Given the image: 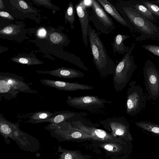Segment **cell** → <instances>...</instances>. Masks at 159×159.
<instances>
[{
	"mask_svg": "<svg viewBox=\"0 0 159 159\" xmlns=\"http://www.w3.org/2000/svg\"><path fill=\"white\" fill-rule=\"evenodd\" d=\"M115 7L130 26L131 33L139 34L135 38L136 41L159 40V27L154 22L145 17L125 1H117Z\"/></svg>",
	"mask_w": 159,
	"mask_h": 159,
	"instance_id": "6da1fadb",
	"label": "cell"
},
{
	"mask_svg": "<svg viewBox=\"0 0 159 159\" xmlns=\"http://www.w3.org/2000/svg\"><path fill=\"white\" fill-rule=\"evenodd\" d=\"M20 124L7 120L0 114V133L6 143L10 144L9 138L14 140L20 148L25 151L34 153L40 148V143L36 138L21 130Z\"/></svg>",
	"mask_w": 159,
	"mask_h": 159,
	"instance_id": "7a4b0ae2",
	"label": "cell"
},
{
	"mask_svg": "<svg viewBox=\"0 0 159 159\" xmlns=\"http://www.w3.org/2000/svg\"><path fill=\"white\" fill-rule=\"evenodd\" d=\"M99 34L89 25L88 38L93 62L99 73L102 76L114 75L116 65L107 53Z\"/></svg>",
	"mask_w": 159,
	"mask_h": 159,
	"instance_id": "3957f363",
	"label": "cell"
},
{
	"mask_svg": "<svg viewBox=\"0 0 159 159\" xmlns=\"http://www.w3.org/2000/svg\"><path fill=\"white\" fill-rule=\"evenodd\" d=\"M135 46L134 43H132L129 51L116 65L113 83L117 92L121 91L125 89L137 68L134 56L132 55Z\"/></svg>",
	"mask_w": 159,
	"mask_h": 159,
	"instance_id": "277c9868",
	"label": "cell"
},
{
	"mask_svg": "<svg viewBox=\"0 0 159 159\" xmlns=\"http://www.w3.org/2000/svg\"><path fill=\"white\" fill-rule=\"evenodd\" d=\"M45 129L50 132L52 137L60 142L77 139H93L90 135L74 127L70 122L64 121L57 124H49Z\"/></svg>",
	"mask_w": 159,
	"mask_h": 159,
	"instance_id": "5b68a950",
	"label": "cell"
},
{
	"mask_svg": "<svg viewBox=\"0 0 159 159\" xmlns=\"http://www.w3.org/2000/svg\"><path fill=\"white\" fill-rule=\"evenodd\" d=\"M90 1V21L98 32L109 34L116 28L112 19L106 12L97 0Z\"/></svg>",
	"mask_w": 159,
	"mask_h": 159,
	"instance_id": "8992f818",
	"label": "cell"
},
{
	"mask_svg": "<svg viewBox=\"0 0 159 159\" xmlns=\"http://www.w3.org/2000/svg\"><path fill=\"white\" fill-rule=\"evenodd\" d=\"M136 83L135 81L130 82L127 92L126 112L131 116H135L142 111L148 98L143 89Z\"/></svg>",
	"mask_w": 159,
	"mask_h": 159,
	"instance_id": "52a82bcc",
	"label": "cell"
},
{
	"mask_svg": "<svg viewBox=\"0 0 159 159\" xmlns=\"http://www.w3.org/2000/svg\"><path fill=\"white\" fill-rule=\"evenodd\" d=\"M143 73L148 98L156 101L159 97V70L148 60L145 63Z\"/></svg>",
	"mask_w": 159,
	"mask_h": 159,
	"instance_id": "ba28073f",
	"label": "cell"
},
{
	"mask_svg": "<svg viewBox=\"0 0 159 159\" xmlns=\"http://www.w3.org/2000/svg\"><path fill=\"white\" fill-rule=\"evenodd\" d=\"M69 106L77 109L93 111L104 107L106 103H112L111 102L98 96L86 95L76 97L68 96L66 101Z\"/></svg>",
	"mask_w": 159,
	"mask_h": 159,
	"instance_id": "9c48e42d",
	"label": "cell"
},
{
	"mask_svg": "<svg viewBox=\"0 0 159 159\" xmlns=\"http://www.w3.org/2000/svg\"><path fill=\"white\" fill-rule=\"evenodd\" d=\"M71 124L75 127L91 135L93 140L104 142H121L120 138L115 137L111 134L102 129L85 125L80 120L73 121Z\"/></svg>",
	"mask_w": 159,
	"mask_h": 159,
	"instance_id": "30bf717a",
	"label": "cell"
},
{
	"mask_svg": "<svg viewBox=\"0 0 159 159\" xmlns=\"http://www.w3.org/2000/svg\"><path fill=\"white\" fill-rule=\"evenodd\" d=\"M103 127L110 131L115 137L122 138L128 132V122L123 117L108 118L100 121Z\"/></svg>",
	"mask_w": 159,
	"mask_h": 159,
	"instance_id": "8fae6325",
	"label": "cell"
},
{
	"mask_svg": "<svg viewBox=\"0 0 159 159\" xmlns=\"http://www.w3.org/2000/svg\"><path fill=\"white\" fill-rule=\"evenodd\" d=\"M75 7L80 24L82 40L85 47H87L89 41L88 28L89 22L91 21L90 11L89 7L85 3L84 1H80Z\"/></svg>",
	"mask_w": 159,
	"mask_h": 159,
	"instance_id": "7c38bea8",
	"label": "cell"
},
{
	"mask_svg": "<svg viewBox=\"0 0 159 159\" xmlns=\"http://www.w3.org/2000/svg\"><path fill=\"white\" fill-rule=\"evenodd\" d=\"M0 77L5 79L13 89L19 93H38L36 90L32 89L29 87L32 84L25 82V79L23 76L11 73L1 72Z\"/></svg>",
	"mask_w": 159,
	"mask_h": 159,
	"instance_id": "4fadbf2b",
	"label": "cell"
},
{
	"mask_svg": "<svg viewBox=\"0 0 159 159\" xmlns=\"http://www.w3.org/2000/svg\"><path fill=\"white\" fill-rule=\"evenodd\" d=\"M41 84L46 86L52 87L61 91H74L79 90H89L94 89L92 86L77 82L70 83L47 79L40 80Z\"/></svg>",
	"mask_w": 159,
	"mask_h": 159,
	"instance_id": "5bb4252c",
	"label": "cell"
},
{
	"mask_svg": "<svg viewBox=\"0 0 159 159\" xmlns=\"http://www.w3.org/2000/svg\"><path fill=\"white\" fill-rule=\"evenodd\" d=\"M54 116L48 119L35 121L33 124L48 122L51 125L57 124L70 119L86 116L88 114L85 112H76L70 111H57Z\"/></svg>",
	"mask_w": 159,
	"mask_h": 159,
	"instance_id": "9a60e30c",
	"label": "cell"
},
{
	"mask_svg": "<svg viewBox=\"0 0 159 159\" xmlns=\"http://www.w3.org/2000/svg\"><path fill=\"white\" fill-rule=\"evenodd\" d=\"M38 74H47L55 76L68 79L81 78L84 76L82 72L71 68L62 67L51 70H36Z\"/></svg>",
	"mask_w": 159,
	"mask_h": 159,
	"instance_id": "2e32d148",
	"label": "cell"
},
{
	"mask_svg": "<svg viewBox=\"0 0 159 159\" xmlns=\"http://www.w3.org/2000/svg\"><path fill=\"white\" fill-rule=\"evenodd\" d=\"M97 1L104 10L110 15L117 23L124 26L128 27L130 30L129 25L113 4L107 0Z\"/></svg>",
	"mask_w": 159,
	"mask_h": 159,
	"instance_id": "e0dca14e",
	"label": "cell"
},
{
	"mask_svg": "<svg viewBox=\"0 0 159 159\" xmlns=\"http://www.w3.org/2000/svg\"><path fill=\"white\" fill-rule=\"evenodd\" d=\"M130 37V36L126 34H118L116 35L111 43L113 52L119 54L127 53L130 49V47L125 46L124 44V41Z\"/></svg>",
	"mask_w": 159,
	"mask_h": 159,
	"instance_id": "ac0fdd59",
	"label": "cell"
},
{
	"mask_svg": "<svg viewBox=\"0 0 159 159\" xmlns=\"http://www.w3.org/2000/svg\"><path fill=\"white\" fill-rule=\"evenodd\" d=\"M19 93L13 89L4 79L0 77V100L5 99L7 100L16 98Z\"/></svg>",
	"mask_w": 159,
	"mask_h": 159,
	"instance_id": "d6986e66",
	"label": "cell"
},
{
	"mask_svg": "<svg viewBox=\"0 0 159 159\" xmlns=\"http://www.w3.org/2000/svg\"><path fill=\"white\" fill-rule=\"evenodd\" d=\"M125 2L129 6L135 9L139 13L146 18L153 22L159 23L157 18L151 11L144 5L136 2L134 1H126Z\"/></svg>",
	"mask_w": 159,
	"mask_h": 159,
	"instance_id": "ffe728a7",
	"label": "cell"
},
{
	"mask_svg": "<svg viewBox=\"0 0 159 159\" xmlns=\"http://www.w3.org/2000/svg\"><path fill=\"white\" fill-rule=\"evenodd\" d=\"M57 111L52 112L47 111H41L35 112L30 113L23 115L25 119H27L26 122L32 124L33 122L48 119L55 116Z\"/></svg>",
	"mask_w": 159,
	"mask_h": 159,
	"instance_id": "44dd1931",
	"label": "cell"
},
{
	"mask_svg": "<svg viewBox=\"0 0 159 159\" xmlns=\"http://www.w3.org/2000/svg\"><path fill=\"white\" fill-rule=\"evenodd\" d=\"M57 154L58 159H89L91 157L82 155L77 151L70 150L62 148L59 146L57 148Z\"/></svg>",
	"mask_w": 159,
	"mask_h": 159,
	"instance_id": "7402d4cb",
	"label": "cell"
},
{
	"mask_svg": "<svg viewBox=\"0 0 159 159\" xmlns=\"http://www.w3.org/2000/svg\"><path fill=\"white\" fill-rule=\"evenodd\" d=\"M11 60L15 62L27 65H36L41 64L43 62L33 57H16L11 58Z\"/></svg>",
	"mask_w": 159,
	"mask_h": 159,
	"instance_id": "603a6c76",
	"label": "cell"
},
{
	"mask_svg": "<svg viewBox=\"0 0 159 159\" xmlns=\"http://www.w3.org/2000/svg\"><path fill=\"white\" fill-rule=\"evenodd\" d=\"M65 18L66 23H69L71 28L73 29V24L75 20V17L74 5L71 2H69L65 12Z\"/></svg>",
	"mask_w": 159,
	"mask_h": 159,
	"instance_id": "cb8c5ba5",
	"label": "cell"
},
{
	"mask_svg": "<svg viewBox=\"0 0 159 159\" xmlns=\"http://www.w3.org/2000/svg\"><path fill=\"white\" fill-rule=\"evenodd\" d=\"M106 151L113 154H119L120 150V146L119 143L117 142H104L100 145Z\"/></svg>",
	"mask_w": 159,
	"mask_h": 159,
	"instance_id": "d4e9b609",
	"label": "cell"
},
{
	"mask_svg": "<svg viewBox=\"0 0 159 159\" xmlns=\"http://www.w3.org/2000/svg\"><path fill=\"white\" fill-rule=\"evenodd\" d=\"M50 39L54 44L68 43L69 40L66 35L57 32H54L51 34Z\"/></svg>",
	"mask_w": 159,
	"mask_h": 159,
	"instance_id": "484cf974",
	"label": "cell"
},
{
	"mask_svg": "<svg viewBox=\"0 0 159 159\" xmlns=\"http://www.w3.org/2000/svg\"><path fill=\"white\" fill-rule=\"evenodd\" d=\"M141 2L155 16L157 17V18H159V6L147 1H141Z\"/></svg>",
	"mask_w": 159,
	"mask_h": 159,
	"instance_id": "4316f807",
	"label": "cell"
},
{
	"mask_svg": "<svg viewBox=\"0 0 159 159\" xmlns=\"http://www.w3.org/2000/svg\"><path fill=\"white\" fill-rule=\"evenodd\" d=\"M142 47L153 54L159 57V46L151 44H146L143 45Z\"/></svg>",
	"mask_w": 159,
	"mask_h": 159,
	"instance_id": "83f0119b",
	"label": "cell"
},
{
	"mask_svg": "<svg viewBox=\"0 0 159 159\" xmlns=\"http://www.w3.org/2000/svg\"><path fill=\"white\" fill-rule=\"evenodd\" d=\"M14 28L11 26H8L1 30L0 33L5 35L12 34L14 32Z\"/></svg>",
	"mask_w": 159,
	"mask_h": 159,
	"instance_id": "f1b7e54d",
	"label": "cell"
},
{
	"mask_svg": "<svg viewBox=\"0 0 159 159\" xmlns=\"http://www.w3.org/2000/svg\"><path fill=\"white\" fill-rule=\"evenodd\" d=\"M47 34L46 30L43 28H41L38 31L37 35L41 38H44Z\"/></svg>",
	"mask_w": 159,
	"mask_h": 159,
	"instance_id": "f546056e",
	"label": "cell"
},
{
	"mask_svg": "<svg viewBox=\"0 0 159 159\" xmlns=\"http://www.w3.org/2000/svg\"><path fill=\"white\" fill-rule=\"evenodd\" d=\"M0 16L1 17L9 19H13V17L8 12H7L1 11L0 12Z\"/></svg>",
	"mask_w": 159,
	"mask_h": 159,
	"instance_id": "4dcf8cb0",
	"label": "cell"
},
{
	"mask_svg": "<svg viewBox=\"0 0 159 159\" xmlns=\"http://www.w3.org/2000/svg\"><path fill=\"white\" fill-rule=\"evenodd\" d=\"M34 1L39 4L48 5L49 7L51 6L50 1L48 0H34Z\"/></svg>",
	"mask_w": 159,
	"mask_h": 159,
	"instance_id": "1f68e13d",
	"label": "cell"
},
{
	"mask_svg": "<svg viewBox=\"0 0 159 159\" xmlns=\"http://www.w3.org/2000/svg\"><path fill=\"white\" fill-rule=\"evenodd\" d=\"M19 4L20 7L23 9H26L28 8V5L24 1H19Z\"/></svg>",
	"mask_w": 159,
	"mask_h": 159,
	"instance_id": "d6a6232c",
	"label": "cell"
},
{
	"mask_svg": "<svg viewBox=\"0 0 159 159\" xmlns=\"http://www.w3.org/2000/svg\"><path fill=\"white\" fill-rule=\"evenodd\" d=\"M0 7L1 9L2 8V7H3V4L2 1L1 0H0Z\"/></svg>",
	"mask_w": 159,
	"mask_h": 159,
	"instance_id": "836d02e7",
	"label": "cell"
},
{
	"mask_svg": "<svg viewBox=\"0 0 159 159\" xmlns=\"http://www.w3.org/2000/svg\"><path fill=\"white\" fill-rule=\"evenodd\" d=\"M157 3H159V0L157 1Z\"/></svg>",
	"mask_w": 159,
	"mask_h": 159,
	"instance_id": "e575fe53",
	"label": "cell"
}]
</instances>
